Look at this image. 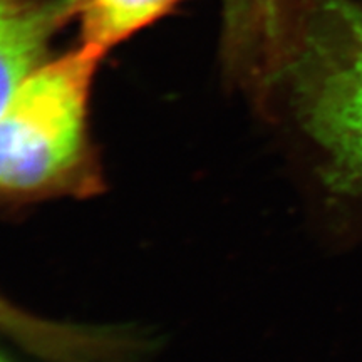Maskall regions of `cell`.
I'll use <instances>...</instances> for the list:
<instances>
[{
  "label": "cell",
  "instance_id": "4",
  "mask_svg": "<svg viewBox=\"0 0 362 362\" xmlns=\"http://www.w3.org/2000/svg\"><path fill=\"white\" fill-rule=\"evenodd\" d=\"M78 0H0V115L49 59V45L76 19Z\"/></svg>",
  "mask_w": 362,
  "mask_h": 362
},
{
  "label": "cell",
  "instance_id": "3",
  "mask_svg": "<svg viewBox=\"0 0 362 362\" xmlns=\"http://www.w3.org/2000/svg\"><path fill=\"white\" fill-rule=\"evenodd\" d=\"M310 0H221L230 66L259 84L282 66Z\"/></svg>",
  "mask_w": 362,
  "mask_h": 362
},
{
  "label": "cell",
  "instance_id": "1",
  "mask_svg": "<svg viewBox=\"0 0 362 362\" xmlns=\"http://www.w3.org/2000/svg\"><path fill=\"white\" fill-rule=\"evenodd\" d=\"M104 54L89 45L47 59L0 115V200L86 197L101 188L89 98Z\"/></svg>",
  "mask_w": 362,
  "mask_h": 362
},
{
  "label": "cell",
  "instance_id": "7",
  "mask_svg": "<svg viewBox=\"0 0 362 362\" xmlns=\"http://www.w3.org/2000/svg\"><path fill=\"white\" fill-rule=\"evenodd\" d=\"M0 362H11V361H8V359H7V357H6V356H4V354H2V352H0Z\"/></svg>",
  "mask_w": 362,
  "mask_h": 362
},
{
  "label": "cell",
  "instance_id": "2",
  "mask_svg": "<svg viewBox=\"0 0 362 362\" xmlns=\"http://www.w3.org/2000/svg\"><path fill=\"white\" fill-rule=\"evenodd\" d=\"M275 86L334 192L362 198V0H312Z\"/></svg>",
  "mask_w": 362,
  "mask_h": 362
},
{
  "label": "cell",
  "instance_id": "5",
  "mask_svg": "<svg viewBox=\"0 0 362 362\" xmlns=\"http://www.w3.org/2000/svg\"><path fill=\"white\" fill-rule=\"evenodd\" d=\"M180 0H78L76 19L84 45L106 54L166 16Z\"/></svg>",
  "mask_w": 362,
  "mask_h": 362
},
{
  "label": "cell",
  "instance_id": "6",
  "mask_svg": "<svg viewBox=\"0 0 362 362\" xmlns=\"http://www.w3.org/2000/svg\"><path fill=\"white\" fill-rule=\"evenodd\" d=\"M0 329L21 337L22 341L39 349L42 354L56 356L61 351V347L64 346L66 334H57L54 327L29 319L22 312L13 310L4 300H0Z\"/></svg>",
  "mask_w": 362,
  "mask_h": 362
}]
</instances>
